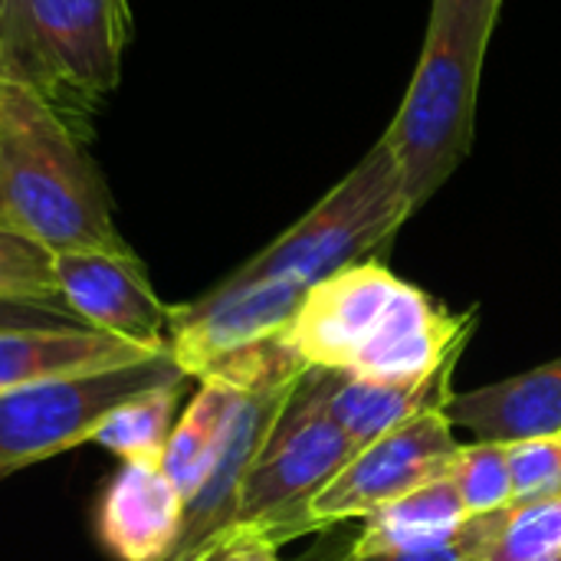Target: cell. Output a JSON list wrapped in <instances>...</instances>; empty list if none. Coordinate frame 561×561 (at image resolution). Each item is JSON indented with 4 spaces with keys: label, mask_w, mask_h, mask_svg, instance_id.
I'll list each match as a JSON object with an SVG mask.
<instances>
[{
    "label": "cell",
    "mask_w": 561,
    "mask_h": 561,
    "mask_svg": "<svg viewBox=\"0 0 561 561\" xmlns=\"http://www.w3.org/2000/svg\"><path fill=\"white\" fill-rule=\"evenodd\" d=\"M470 332L473 312L454 316L385 263L365 260L309 289L286 342L306 368L421 381L457 358Z\"/></svg>",
    "instance_id": "1"
},
{
    "label": "cell",
    "mask_w": 561,
    "mask_h": 561,
    "mask_svg": "<svg viewBox=\"0 0 561 561\" xmlns=\"http://www.w3.org/2000/svg\"><path fill=\"white\" fill-rule=\"evenodd\" d=\"M0 217L56 253L135 250L115 227L102 171L76 128L30 85L0 79Z\"/></svg>",
    "instance_id": "2"
},
{
    "label": "cell",
    "mask_w": 561,
    "mask_h": 561,
    "mask_svg": "<svg viewBox=\"0 0 561 561\" xmlns=\"http://www.w3.org/2000/svg\"><path fill=\"white\" fill-rule=\"evenodd\" d=\"M500 0H434L424 53L404 102L381 135L401 171L411 214H417L473 145V115L486 43Z\"/></svg>",
    "instance_id": "3"
},
{
    "label": "cell",
    "mask_w": 561,
    "mask_h": 561,
    "mask_svg": "<svg viewBox=\"0 0 561 561\" xmlns=\"http://www.w3.org/2000/svg\"><path fill=\"white\" fill-rule=\"evenodd\" d=\"M128 0H0V79L39 92L72 128L118 85Z\"/></svg>",
    "instance_id": "4"
},
{
    "label": "cell",
    "mask_w": 561,
    "mask_h": 561,
    "mask_svg": "<svg viewBox=\"0 0 561 561\" xmlns=\"http://www.w3.org/2000/svg\"><path fill=\"white\" fill-rule=\"evenodd\" d=\"M408 217L411 207L401 187V171L385 138H378V145L306 217L237 273L312 289L355 263L378 260Z\"/></svg>",
    "instance_id": "5"
},
{
    "label": "cell",
    "mask_w": 561,
    "mask_h": 561,
    "mask_svg": "<svg viewBox=\"0 0 561 561\" xmlns=\"http://www.w3.org/2000/svg\"><path fill=\"white\" fill-rule=\"evenodd\" d=\"M358 450L362 444L325 417L296 381L243 480L233 526H256L276 546L316 533L309 516L312 500L358 457Z\"/></svg>",
    "instance_id": "6"
},
{
    "label": "cell",
    "mask_w": 561,
    "mask_h": 561,
    "mask_svg": "<svg viewBox=\"0 0 561 561\" xmlns=\"http://www.w3.org/2000/svg\"><path fill=\"white\" fill-rule=\"evenodd\" d=\"M171 352L115 371L43 381L0 394V480L95 437L99 424L131 394L181 378Z\"/></svg>",
    "instance_id": "7"
},
{
    "label": "cell",
    "mask_w": 561,
    "mask_h": 561,
    "mask_svg": "<svg viewBox=\"0 0 561 561\" xmlns=\"http://www.w3.org/2000/svg\"><path fill=\"white\" fill-rule=\"evenodd\" d=\"M309 289L283 279L230 273L207 296L171 306L168 352L187 378H204L220 362L286 339Z\"/></svg>",
    "instance_id": "8"
},
{
    "label": "cell",
    "mask_w": 561,
    "mask_h": 561,
    "mask_svg": "<svg viewBox=\"0 0 561 561\" xmlns=\"http://www.w3.org/2000/svg\"><path fill=\"white\" fill-rule=\"evenodd\" d=\"M454 424L444 411H427L358 450V457L312 500V529L322 533L345 519H365L375 510L447 480L457 460Z\"/></svg>",
    "instance_id": "9"
},
{
    "label": "cell",
    "mask_w": 561,
    "mask_h": 561,
    "mask_svg": "<svg viewBox=\"0 0 561 561\" xmlns=\"http://www.w3.org/2000/svg\"><path fill=\"white\" fill-rule=\"evenodd\" d=\"M53 273L66 309L82 325L145 348H168L171 306L158 299L135 253H56Z\"/></svg>",
    "instance_id": "10"
},
{
    "label": "cell",
    "mask_w": 561,
    "mask_h": 561,
    "mask_svg": "<svg viewBox=\"0 0 561 561\" xmlns=\"http://www.w3.org/2000/svg\"><path fill=\"white\" fill-rule=\"evenodd\" d=\"M457 362L460 355L421 381H368L348 371L306 368L299 378V391L325 417H332L352 440L368 447L371 440L385 437L388 431L427 411H444V404L454 394L450 378H454Z\"/></svg>",
    "instance_id": "11"
},
{
    "label": "cell",
    "mask_w": 561,
    "mask_h": 561,
    "mask_svg": "<svg viewBox=\"0 0 561 561\" xmlns=\"http://www.w3.org/2000/svg\"><path fill=\"white\" fill-rule=\"evenodd\" d=\"M184 526V496L161 463L125 460L99 503V542L115 561H168Z\"/></svg>",
    "instance_id": "12"
},
{
    "label": "cell",
    "mask_w": 561,
    "mask_h": 561,
    "mask_svg": "<svg viewBox=\"0 0 561 561\" xmlns=\"http://www.w3.org/2000/svg\"><path fill=\"white\" fill-rule=\"evenodd\" d=\"M151 355H158V348L135 345L89 325L0 332V394L43 381L115 371L125 365H138Z\"/></svg>",
    "instance_id": "13"
},
{
    "label": "cell",
    "mask_w": 561,
    "mask_h": 561,
    "mask_svg": "<svg viewBox=\"0 0 561 561\" xmlns=\"http://www.w3.org/2000/svg\"><path fill=\"white\" fill-rule=\"evenodd\" d=\"M444 414L454 427L473 431L477 440L523 444L559 437L561 358L467 394H450Z\"/></svg>",
    "instance_id": "14"
},
{
    "label": "cell",
    "mask_w": 561,
    "mask_h": 561,
    "mask_svg": "<svg viewBox=\"0 0 561 561\" xmlns=\"http://www.w3.org/2000/svg\"><path fill=\"white\" fill-rule=\"evenodd\" d=\"M243 401L247 391H237L224 381H201L187 411L174 424L161 457V470L178 486L184 503L204 486V480L217 467Z\"/></svg>",
    "instance_id": "15"
},
{
    "label": "cell",
    "mask_w": 561,
    "mask_h": 561,
    "mask_svg": "<svg viewBox=\"0 0 561 561\" xmlns=\"http://www.w3.org/2000/svg\"><path fill=\"white\" fill-rule=\"evenodd\" d=\"M467 519L470 516L463 510V500L454 480L447 477L365 516V533L355 542L352 556L427 549V546L447 542L454 533L463 529Z\"/></svg>",
    "instance_id": "16"
},
{
    "label": "cell",
    "mask_w": 561,
    "mask_h": 561,
    "mask_svg": "<svg viewBox=\"0 0 561 561\" xmlns=\"http://www.w3.org/2000/svg\"><path fill=\"white\" fill-rule=\"evenodd\" d=\"M187 385V375L151 385L138 394H131L125 404H118L95 431V444L108 454L125 460H148L161 463L168 437L174 431V411L181 401V391Z\"/></svg>",
    "instance_id": "17"
},
{
    "label": "cell",
    "mask_w": 561,
    "mask_h": 561,
    "mask_svg": "<svg viewBox=\"0 0 561 561\" xmlns=\"http://www.w3.org/2000/svg\"><path fill=\"white\" fill-rule=\"evenodd\" d=\"M450 480L463 500L467 516H486L513 506V467H510V444L477 440L460 444Z\"/></svg>",
    "instance_id": "18"
},
{
    "label": "cell",
    "mask_w": 561,
    "mask_h": 561,
    "mask_svg": "<svg viewBox=\"0 0 561 561\" xmlns=\"http://www.w3.org/2000/svg\"><path fill=\"white\" fill-rule=\"evenodd\" d=\"M0 299H23L39 306H62L53 256L30 237L0 220Z\"/></svg>",
    "instance_id": "19"
},
{
    "label": "cell",
    "mask_w": 561,
    "mask_h": 561,
    "mask_svg": "<svg viewBox=\"0 0 561 561\" xmlns=\"http://www.w3.org/2000/svg\"><path fill=\"white\" fill-rule=\"evenodd\" d=\"M561 556V500L510 510V523L486 561H542Z\"/></svg>",
    "instance_id": "20"
},
{
    "label": "cell",
    "mask_w": 561,
    "mask_h": 561,
    "mask_svg": "<svg viewBox=\"0 0 561 561\" xmlns=\"http://www.w3.org/2000/svg\"><path fill=\"white\" fill-rule=\"evenodd\" d=\"M510 467H513V506L510 510L561 500V434L510 444Z\"/></svg>",
    "instance_id": "21"
},
{
    "label": "cell",
    "mask_w": 561,
    "mask_h": 561,
    "mask_svg": "<svg viewBox=\"0 0 561 561\" xmlns=\"http://www.w3.org/2000/svg\"><path fill=\"white\" fill-rule=\"evenodd\" d=\"M510 523V510L470 516L460 533H454L447 542L411 549V552H381V556H352L342 561H486L493 546L500 542L503 529Z\"/></svg>",
    "instance_id": "22"
},
{
    "label": "cell",
    "mask_w": 561,
    "mask_h": 561,
    "mask_svg": "<svg viewBox=\"0 0 561 561\" xmlns=\"http://www.w3.org/2000/svg\"><path fill=\"white\" fill-rule=\"evenodd\" d=\"M201 561H283L279 546L263 536L256 526H230L220 533L204 552Z\"/></svg>",
    "instance_id": "23"
},
{
    "label": "cell",
    "mask_w": 561,
    "mask_h": 561,
    "mask_svg": "<svg viewBox=\"0 0 561 561\" xmlns=\"http://www.w3.org/2000/svg\"><path fill=\"white\" fill-rule=\"evenodd\" d=\"M49 325H82L62 306H39L23 299H0V332L13 329H49Z\"/></svg>",
    "instance_id": "24"
},
{
    "label": "cell",
    "mask_w": 561,
    "mask_h": 561,
    "mask_svg": "<svg viewBox=\"0 0 561 561\" xmlns=\"http://www.w3.org/2000/svg\"><path fill=\"white\" fill-rule=\"evenodd\" d=\"M542 561H561V556H552V559H542Z\"/></svg>",
    "instance_id": "25"
},
{
    "label": "cell",
    "mask_w": 561,
    "mask_h": 561,
    "mask_svg": "<svg viewBox=\"0 0 561 561\" xmlns=\"http://www.w3.org/2000/svg\"><path fill=\"white\" fill-rule=\"evenodd\" d=\"M194 561H201V556H197V559H194Z\"/></svg>",
    "instance_id": "26"
},
{
    "label": "cell",
    "mask_w": 561,
    "mask_h": 561,
    "mask_svg": "<svg viewBox=\"0 0 561 561\" xmlns=\"http://www.w3.org/2000/svg\"><path fill=\"white\" fill-rule=\"evenodd\" d=\"M0 220H3V217H0Z\"/></svg>",
    "instance_id": "27"
}]
</instances>
